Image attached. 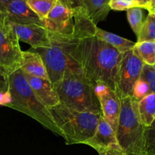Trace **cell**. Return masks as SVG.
Returning a JSON list of instances; mask_svg holds the SVG:
<instances>
[{
	"mask_svg": "<svg viewBox=\"0 0 155 155\" xmlns=\"http://www.w3.org/2000/svg\"><path fill=\"white\" fill-rule=\"evenodd\" d=\"M147 11H148L149 13H151V14H153V15H155V7L151 8H150L149 10H147Z\"/></svg>",
	"mask_w": 155,
	"mask_h": 155,
	"instance_id": "35",
	"label": "cell"
},
{
	"mask_svg": "<svg viewBox=\"0 0 155 155\" xmlns=\"http://www.w3.org/2000/svg\"><path fill=\"white\" fill-rule=\"evenodd\" d=\"M53 88L62 105L80 112L102 113L94 88L72 59L62 80Z\"/></svg>",
	"mask_w": 155,
	"mask_h": 155,
	"instance_id": "3",
	"label": "cell"
},
{
	"mask_svg": "<svg viewBox=\"0 0 155 155\" xmlns=\"http://www.w3.org/2000/svg\"><path fill=\"white\" fill-rule=\"evenodd\" d=\"M50 32V31H49ZM51 45L49 48L33 49L40 55L50 81L54 87L62 80L67 66L71 61V53L77 42L72 34L50 32Z\"/></svg>",
	"mask_w": 155,
	"mask_h": 155,
	"instance_id": "6",
	"label": "cell"
},
{
	"mask_svg": "<svg viewBox=\"0 0 155 155\" xmlns=\"http://www.w3.org/2000/svg\"><path fill=\"white\" fill-rule=\"evenodd\" d=\"M109 2L110 0H84L81 6L86 10L93 22L97 25L107 17L111 10Z\"/></svg>",
	"mask_w": 155,
	"mask_h": 155,
	"instance_id": "17",
	"label": "cell"
},
{
	"mask_svg": "<svg viewBox=\"0 0 155 155\" xmlns=\"http://www.w3.org/2000/svg\"><path fill=\"white\" fill-rule=\"evenodd\" d=\"M109 7L111 10L114 11H127L135 7L143 8L142 5L135 0H110Z\"/></svg>",
	"mask_w": 155,
	"mask_h": 155,
	"instance_id": "27",
	"label": "cell"
},
{
	"mask_svg": "<svg viewBox=\"0 0 155 155\" xmlns=\"http://www.w3.org/2000/svg\"><path fill=\"white\" fill-rule=\"evenodd\" d=\"M13 1H15V0H0V14L1 15L3 14L6 6Z\"/></svg>",
	"mask_w": 155,
	"mask_h": 155,
	"instance_id": "30",
	"label": "cell"
},
{
	"mask_svg": "<svg viewBox=\"0 0 155 155\" xmlns=\"http://www.w3.org/2000/svg\"><path fill=\"white\" fill-rule=\"evenodd\" d=\"M9 100L6 107L21 112L40 124L52 133L62 136L48 107L35 95L22 71L18 68L8 76Z\"/></svg>",
	"mask_w": 155,
	"mask_h": 155,
	"instance_id": "2",
	"label": "cell"
},
{
	"mask_svg": "<svg viewBox=\"0 0 155 155\" xmlns=\"http://www.w3.org/2000/svg\"><path fill=\"white\" fill-rule=\"evenodd\" d=\"M19 69L24 74L50 80L40 55L31 49L22 51Z\"/></svg>",
	"mask_w": 155,
	"mask_h": 155,
	"instance_id": "15",
	"label": "cell"
},
{
	"mask_svg": "<svg viewBox=\"0 0 155 155\" xmlns=\"http://www.w3.org/2000/svg\"><path fill=\"white\" fill-rule=\"evenodd\" d=\"M24 75L35 95L46 107L51 108L60 104L59 96L50 80L26 74Z\"/></svg>",
	"mask_w": 155,
	"mask_h": 155,
	"instance_id": "13",
	"label": "cell"
},
{
	"mask_svg": "<svg viewBox=\"0 0 155 155\" xmlns=\"http://www.w3.org/2000/svg\"><path fill=\"white\" fill-rule=\"evenodd\" d=\"M126 155H155V154H150V153H143V154H130Z\"/></svg>",
	"mask_w": 155,
	"mask_h": 155,
	"instance_id": "34",
	"label": "cell"
},
{
	"mask_svg": "<svg viewBox=\"0 0 155 155\" xmlns=\"http://www.w3.org/2000/svg\"><path fill=\"white\" fill-rule=\"evenodd\" d=\"M9 22L17 24L43 26L44 22L27 5L25 0H15L6 6L2 14Z\"/></svg>",
	"mask_w": 155,
	"mask_h": 155,
	"instance_id": "12",
	"label": "cell"
},
{
	"mask_svg": "<svg viewBox=\"0 0 155 155\" xmlns=\"http://www.w3.org/2000/svg\"><path fill=\"white\" fill-rule=\"evenodd\" d=\"M145 129L138 114V101L132 97L121 98L115 137L126 154L145 153Z\"/></svg>",
	"mask_w": 155,
	"mask_h": 155,
	"instance_id": "5",
	"label": "cell"
},
{
	"mask_svg": "<svg viewBox=\"0 0 155 155\" xmlns=\"http://www.w3.org/2000/svg\"><path fill=\"white\" fill-rule=\"evenodd\" d=\"M126 12H127V18L131 28L138 37L144 22L143 19L142 8L139 7L132 8L128 9Z\"/></svg>",
	"mask_w": 155,
	"mask_h": 155,
	"instance_id": "23",
	"label": "cell"
},
{
	"mask_svg": "<svg viewBox=\"0 0 155 155\" xmlns=\"http://www.w3.org/2000/svg\"><path fill=\"white\" fill-rule=\"evenodd\" d=\"M153 68H154V69H155V64H154V65H153Z\"/></svg>",
	"mask_w": 155,
	"mask_h": 155,
	"instance_id": "37",
	"label": "cell"
},
{
	"mask_svg": "<svg viewBox=\"0 0 155 155\" xmlns=\"http://www.w3.org/2000/svg\"><path fill=\"white\" fill-rule=\"evenodd\" d=\"M74 8L81 6L84 0H68Z\"/></svg>",
	"mask_w": 155,
	"mask_h": 155,
	"instance_id": "31",
	"label": "cell"
},
{
	"mask_svg": "<svg viewBox=\"0 0 155 155\" xmlns=\"http://www.w3.org/2000/svg\"><path fill=\"white\" fill-rule=\"evenodd\" d=\"M132 52L145 64L150 66L155 64V42H136Z\"/></svg>",
	"mask_w": 155,
	"mask_h": 155,
	"instance_id": "20",
	"label": "cell"
},
{
	"mask_svg": "<svg viewBox=\"0 0 155 155\" xmlns=\"http://www.w3.org/2000/svg\"><path fill=\"white\" fill-rule=\"evenodd\" d=\"M95 36L100 39V40L110 45L111 46L114 47L115 49H117L122 54L126 51L132 50L135 45V42H132V41L125 39L122 36L114 34L110 32L105 31L99 27H97V30H96Z\"/></svg>",
	"mask_w": 155,
	"mask_h": 155,
	"instance_id": "18",
	"label": "cell"
},
{
	"mask_svg": "<svg viewBox=\"0 0 155 155\" xmlns=\"http://www.w3.org/2000/svg\"><path fill=\"white\" fill-rule=\"evenodd\" d=\"M57 0H25L27 5L43 21L46 19Z\"/></svg>",
	"mask_w": 155,
	"mask_h": 155,
	"instance_id": "21",
	"label": "cell"
},
{
	"mask_svg": "<svg viewBox=\"0 0 155 155\" xmlns=\"http://www.w3.org/2000/svg\"><path fill=\"white\" fill-rule=\"evenodd\" d=\"M94 90L100 103L102 117L115 133L120 113V98L115 92L103 83H98Z\"/></svg>",
	"mask_w": 155,
	"mask_h": 155,
	"instance_id": "10",
	"label": "cell"
},
{
	"mask_svg": "<svg viewBox=\"0 0 155 155\" xmlns=\"http://www.w3.org/2000/svg\"><path fill=\"white\" fill-rule=\"evenodd\" d=\"M74 26L72 35L76 39L94 36L97 26L94 24L82 6L74 8Z\"/></svg>",
	"mask_w": 155,
	"mask_h": 155,
	"instance_id": "16",
	"label": "cell"
},
{
	"mask_svg": "<svg viewBox=\"0 0 155 155\" xmlns=\"http://www.w3.org/2000/svg\"><path fill=\"white\" fill-rule=\"evenodd\" d=\"M135 1L138 2H139V3H140V4H141V5H142V6H143V8H144V5H143V4H142V1H141V0H135Z\"/></svg>",
	"mask_w": 155,
	"mask_h": 155,
	"instance_id": "36",
	"label": "cell"
},
{
	"mask_svg": "<svg viewBox=\"0 0 155 155\" xmlns=\"http://www.w3.org/2000/svg\"><path fill=\"white\" fill-rule=\"evenodd\" d=\"M152 41L155 42V15L149 13L141 28L139 35L137 37V42Z\"/></svg>",
	"mask_w": 155,
	"mask_h": 155,
	"instance_id": "22",
	"label": "cell"
},
{
	"mask_svg": "<svg viewBox=\"0 0 155 155\" xmlns=\"http://www.w3.org/2000/svg\"><path fill=\"white\" fill-rule=\"evenodd\" d=\"M140 79L144 80L148 85L150 93H155V69L153 66L144 64Z\"/></svg>",
	"mask_w": 155,
	"mask_h": 155,
	"instance_id": "25",
	"label": "cell"
},
{
	"mask_svg": "<svg viewBox=\"0 0 155 155\" xmlns=\"http://www.w3.org/2000/svg\"><path fill=\"white\" fill-rule=\"evenodd\" d=\"M144 64L132 50L123 53L117 83V95L120 99L132 97L134 86L140 78Z\"/></svg>",
	"mask_w": 155,
	"mask_h": 155,
	"instance_id": "8",
	"label": "cell"
},
{
	"mask_svg": "<svg viewBox=\"0 0 155 155\" xmlns=\"http://www.w3.org/2000/svg\"><path fill=\"white\" fill-rule=\"evenodd\" d=\"M9 83H8V77L0 73V94L8 92Z\"/></svg>",
	"mask_w": 155,
	"mask_h": 155,
	"instance_id": "29",
	"label": "cell"
},
{
	"mask_svg": "<svg viewBox=\"0 0 155 155\" xmlns=\"http://www.w3.org/2000/svg\"><path fill=\"white\" fill-rule=\"evenodd\" d=\"M99 155H126L119 145L98 151Z\"/></svg>",
	"mask_w": 155,
	"mask_h": 155,
	"instance_id": "28",
	"label": "cell"
},
{
	"mask_svg": "<svg viewBox=\"0 0 155 155\" xmlns=\"http://www.w3.org/2000/svg\"><path fill=\"white\" fill-rule=\"evenodd\" d=\"M122 53L97 37L77 39L71 58L93 87L103 83L117 94L118 75Z\"/></svg>",
	"mask_w": 155,
	"mask_h": 155,
	"instance_id": "1",
	"label": "cell"
},
{
	"mask_svg": "<svg viewBox=\"0 0 155 155\" xmlns=\"http://www.w3.org/2000/svg\"><path fill=\"white\" fill-rule=\"evenodd\" d=\"M9 23L19 42L21 41L28 44L33 49L49 48L51 45L50 32L43 26L36 24L23 25Z\"/></svg>",
	"mask_w": 155,
	"mask_h": 155,
	"instance_id": "11",
	"label": "cell"
},
{
	"mask_svg": "<svg viewBox=\"0 0 155 155\" xmlns=\"http://www.w3.org/2000/svg\"><path fill=\"white\" fill-rule=\"evenodd\" d=\"M153 7H155V0H150V2H149L148 6L147 7L146 10H149V9Z\"/></svg>",
	"mask_w": 155,
	"mask_h": 155,
	"instance_id": "32",
	"label": "cell"
},
{
	"mask_svg": "<svg viewBox=\"0 0 155 155\" xmlns=\"http://www.w3.org/2000/svg\"><path fill=\"white\" fill-rule=\"evenodd\" d=\"M68 145L84 144L94 136L102 113L80 112L59 104L49 108Z\"/></svg>",
	"mask_w": 155,
	"mask_h": 155,
	"instance_id": "4",
	"label": "cell"
},
{
	"mask_svg": "<svg viewBox=\"0 0 155 155\" xmlns=\"http://www.w3.org/2000/svg\"><path fill=\"white\" fill-rule=\"evenodd\" d=\"M22 51L15 32L0 14V73L8 77L18 69Z\"/></svg>",
	"mask_w": 155,
	"mask_h": 155,
	"instance_id": "7",
	"label": "cell"
},
{
	"mask_svg": "<svg viewBox=\"0 0 155 155\" xmlns=\"http://www.w3.org/2000/svg\"><path fill=\"white\" fill-rule=\"evenodd\" d=\"M74 7L68 0H57L44 20L45 27L50 32L72 34Z\"/></svg>",
	"mask_w": 155,
	"mask_h": 155,
	"instance_id": "9",
	"label": "cell"
},
{
	"mask_svg": "<svg viewBox=\"0 0 155 155\" xmlns=\"http://www.w3.org/2000/svg\"><path fill=\"white\" fill-rule=\"evenodd\" d=\"M141 1H142L143 5H144V8L146 9L147 6H148L149 2H150V0H141Z\"/></svg>",
	"mask_w": 155,
	"mask_h": 155,
	"instance_id": "33",
	"label": "cell"
},
{
	"mask_svg": "<svg viewBox=\"0 0 155 155\" xmlns=\"http://www.w3.org/2000/svg\"><path fill=\"white\" fill-rule=\"evenodd\" d=\"M84 145L91 146L98 152L101 150L110 148L119 144L113 129L102 117L99 121L94 136L88 139Z\"/></svg>",
	"mask_w": 155,
	"mask_h": 155,
	"instance_id": "14",
	"label": "cell"
},
{
	"mask_svg": "<svg viewBox=\"0 0 155 155\" xmlns=\"http://www.w3.org/2000/svg\"><path fill=\"white\" fill-rule=\"evenodd\" d=\"M149 94H150V92L148 85L144 80L139 78L134 86L132 95V99L138 102Z\"/></svg>",
	"mask_w": 155,
	"mask_h": 155,
	"instance_id": "26",
	"label": "cell"
},
{
	"mask_svg": "<svg viewBox=\"0 0 155 155\" xmlns=\"http://www.w3.org/2000/svg\"><path fill=\"white\" fill-rule=\"evenodd\" d=\"M138 111L141 123L149 127L155 119V93H150L138 102Z\"/></svg>",
	"mask_w": 155,
	"mask_h": 155,
	"instance_id": "19",
	"label": "cell"
},
{
	"mask_svg": "<svg viewBox=\"0 0 155 155\" xmlns=\"http://www.w3.org/2000/svg\"><path fill=\"white\" fill-rule=\"evenodd\" d=\"M145 153L155 154V119L149 127H146L144 133Z\"/></svg>",
	"mask_w": 155,
	"mask_h": 155,
	"instance_id": "24",
	"label": "cell"
}]
</instances>
